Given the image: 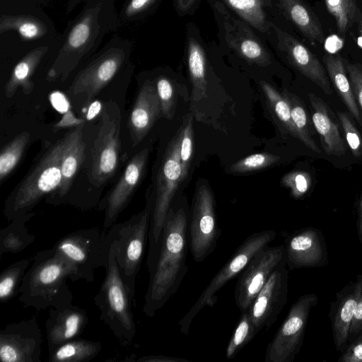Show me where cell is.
I'll return each mask as SVG.
<instances>
[{
	"label": "cell",
	"instance_id": "cell-1",
	"mask_svg": "<svg viewBox=\"0 0 362 362\" xmlns=\"http://www.w3.org/2000/svg\"><path fill=\"white\" fill-rule=\"evenodd\" d=\"M188 221L187 205L183 202L172 204L158 245L147 257L149 282L143 311L148 317H153L177 291L187 272Z\"/></svg>",
	"mask_w": 362,
	"mask_h": 362
},
{
	"label": "cell",
	"instance_id": "cell-2",
	"mask_svg": "<svg viewBox=\"0 0 362 362\" xmlns=\"http://www.w3.org/2000/svg\"><path fill=\"white\" fill-rule=\"evenodd\" d=\"M116 0H85L64 33L60 47L47 74V81L64 82L98 51L104 38L119 26Z\"/></svg>",
	"mask_w": 362,
	"mask_h": 362
},
{
	"label": "cell",
	"instance_id": "cell-3",
	"mask_svg": "<svg viewBox=\"0 0 362 362\" xmlns=\"http://www.w3.org/2000/svg\"><path fill=\"white\" fill-rule=\"evenodd\" d=\"M72 269L54 250L37 252L25 272L18 290V301L25 307L42 310L63 300L73 298L66 284Z\"/></svg>",
	"mask_w": 362,
	"mask_h": 362
},
{
	"label": "cell",
	"instance_id": "cell-4",
	"mask_svg": "<svg viewBox=\"0 0 362 362\" xmlns=\"http://www.w3.org/2000/svg\"><path fill=\"white\" fill-rule=\"evenodd\" d=\"M153 208V195L148 197L143 210L122 223H115L106 231L121 277L133 300L136 281L148 240Z\"/></svg>",
	"mask_w": 362,
	"mask_h": 362
},
{
	"label": "cell",
	"instance_id": "cell-5",
	"mask_svg": "<svg viewBox=\"0 0 362 362\" xmlns=\"http://www.w3.org/2000/svg\"><path fill=\"white\" fill-rule=\"evenodd\" d=\"M106 243L103 265L105 276L94 302L100 310V319L119 343L126 346L132 342L136 333L132 310V299L119 274L112 248L107 240Z\"/></svg>",
	"mask_w": 362,
	"mask_h": 362
},
{
	"label": "cell",
	"instance_id": "cell-6",
	"mask_svg": "<svg viewBox=\"0 0 362 362\" xmlns=\"http://www.w3.org/2000/svg\"><path fill=\"white\" fill-rule=\"evenodd\" d=\"M64 137L50 146L5 201L4 214L11 221L31 212L47 194L58 189L62 182L61 161Z\"/></svg>",
	"mask_w": 362,
	"mask_h": 362
},
{
	"label": "cell",
	"instance_id": "cell-7",
	"mask_svg": "<svg viewBox=\"0 0 362 362\" xmlns=\"http://www.w3.org/2000/svg\"><path fill=\"white\" fill-rule=\"evenodd\" d=\"M133 42L119 36L112 37L93 54L76 75L67 93L80 97L88 105L125 67L130 66Z\"/></svg>",
	"mask_w": 362,
	"mask_h": 362
},
{
	"label": "cell",
	"instance_id": "cell-8",
	"mask_svg": "<svg viewBox=\"0 0 362 362\" xmlns=\"http://www.w3.org/2000/svg\"><path fill=\"white\" fill-rule=\"evenodd\" d=\"M105 231L93 227L71 232L59 240L52 248L72 269L71 281H94L95 271L105 261Z\"/></svg>",
	"mask_w": 362,
	"mask_h": 362
},
{
	"label": "cell",
	"instance_id": "cell-9",
	"mask_svg": "<svg viewBox=\"0 0 362 362\" xmlns=\"http://www.w3.org/2000/svg\"><path fill=\"white\" fill-rule=\"evenodd\" d=\"M276 237L274 230L255 232L247 237L213 277L189 311L178 322L180 331L187 334L192 320L205 307L212 308L217 301L216 293L230 280L240 274L255 255Z\"/></svg>",
	"mask_w": 362,
	"mask_h": 362
},
{
	"label": "cell",
	"instance_id": "cell-10",
	"mask_svg": "<svg viewBox=\"0 0 362 362\" xmlns=\"http://www.w3.org/2000/svg\"><path fill=\"white\" fill-rule=\"evenodd\" d=\"M182 127L169 142L158 171L155 193L153 194V208L148 232V256H151L157 245L167 214L179 184L182 182L180 164V144Z\"/></svg>",
	"mask_w": 362,
	"mask_h": 362
},
{
	"label": "cell",
	"instance_id": "cell-11",
	"mask_svg": "<svg viewBox=\"0 0 362 362\" xmlns=\"http://www.w3.org/2000/svg\"><path fill=\"white\" fill-rule=\"evenodd\" d=\"M121 112L118 105L106 103L102 110L97 137L93 142L90 182L98 187L115 173L119 161Z\"/></svg>",
	"mask_w": 362,
	"mask_h": 362
},
{
	"label": "cell",
	"instance_id": "cell-12",
	"mask_svg": "<svg viewBox=\"0 0 362 362\" xmlns=\"http://www.w3.org/2000/svg\"><path fill=\"white\" fill-rule=\"evenodd\" d=\"M318 301L315 293L301 296L267 346L265 362H292L303 345L310 311Z\"/></svg>",
	"mask_w": 362,
	"mask_h": 362
},
{
	"label": "cell",
	"instance_id": "cell-13",
	"mask_svg": "<svg viewBox=\"0 0 362 362\" xmlns=\"http://www.w3.org/2000/svg\"><path fill=\"white\" fill-rule=\"evenodd\" d=\"M221 235L214 195L203 185L194 194L188 221L189 248L194 260L203 262L216 247Z\"/></svg>",
	"mask_w": 362,
	"mask_h": 362
},
{
	"label": "cell",
	"instance_id": "cell-14",
	"mask_svg": "<svg viewBox=\"0 0 362 362\" xmlns=\"http://www.w3.org/2000/svg\"><path fill=\"white\" fill-rule=\"evenodd\" d=\"M284 245H266L248 262L237 281L235 301L241 313L250 307L273 271L284 260Z\"/></svg>",
	"mask_w": 362,
	"mask_h": 362
},
{
	"label": "cell",
	"instance_id": "cell-15",
	"mask_svg": "<svg viewBox=\"0 0 362 362\" xmlns=\"http://www.w3.org/2000/svg\"><path fill=\"white\" fill-rule=\"evenodd\" d=\"M42 336L35 317L7 325L0 331L3 362H40Z\"/></svg>",
	"mask_w": 362,
	"mask_h": 362
},
{
	"label": "cell",
	"instance_id": "cell-16",
	"mask_svg": "<svg viewBox=\"0 0 362 362\" xmlns=\"http://www.w3.org/2000/svg\"><path fill=\"white\" fill-rule=\"evenodd\" d=\"M288 270L286 259L271 274L248 311L258 331L268 330L277 320L287 302Z\"/></svg>",
	"mask_w": 362,
	"mask_h": 362
},
{
	"label": "cell",
	"instance_id": "cell-17",
	"mask_svg": "<svg viewBox=\"0 0 362 362\" xmlns=\"http://www.w3.org/2000/svg\"><path fill=\"white\" fill-rule=\"evenodd\" d=\"M149 149L144 148L129 161L119 180L100 205L105 211L103 230L107 231L115 223L122 211L129 203L141 183L146 168Z\"/></svg>",
	"mask_w": 362,
	"mask_h": 362
},
{
	"label": "cell",
	"instance_id": "cell-18",
	"mask_svg": "<svg viewBox=\"0 0 362 362\" xmlns=\"http://www.w3.org/2000/svg\"><path fill=\"white\" fill-rule=\"evenodd\" d=\"M284 245L289 269L325 267L328 263L326 243L319 229L307 228L296 231Z\"/></svg>",
	"mask_w": 362,
	"mask_h": 362
},
{
	"label": "cell",
	"instance_id": "cell-19",
	"mask_svg": "<svg viewBox=\"0 0 362 362\" xmlns=\"http://www.w3.org/2000/svg\"><path fill=\"white\" fill-rule=\"evenodd\" d=\"M72 299L60 301L49 311L45 322L49 353L58 346L78 338L88 322L86 311L74 305Z\"/></svg>",
	"mask_w": 362,
	"mask_h": 362
},
{
	"label": "cell",
	"instance_id": "cell-20",
	"mask_svg": "<svg viewBox=\"0 0 362 362\" xmlns=\"http://www.w3.org/2000/svg\"><path fill=\"white\" fill-rule=\"evenodd\" d=\"M223 22L224 36L228 46L246 61L265 66L271 57L259 38L243 21L234 18L220 2L215 4Z\"/></svg>",
	"mask_w": 362,
	"mask_h": 362
},
{
	"label": "cell",
	"instance_id": "cell-21",
	"mask_svg": "<svg viewBox=\"0 0 362 362\" xmlns=\"http://www.w3.org/2000/svg\"><path fill=\"white\" fill-rule=\"evenodd\" d=\"M362 293V274H358L338 291L330 305L329 317L336 349L342 353L349 345V329Z\"/></svg>",
	"mask_w": 362,
	"mask_h": 362
},
{
	"label": "cell",
	"instance_id": "cell-22",
	"mask_svg": "<svg viewBox=\"0 0 362 362\" xmlns=\"http://www.w3.org/2000/svg\"><path fill=\"white\" fill-rule=\"evenodd\" d=\"M276 33L278 46L290 63L304 76L318 86L325 94L332 88L326 71L318 58L303 44L290 34L271 23Z\"/></svg>",
	"mask_w": 362,
	"mask_h": 362
},
{
	"label": "cell",
	"instance_id": "cell-23",
	"mask_svg": "<svg viewBox=\"0 0 362 362\" xmlns=\"http://www.w3.org/2000/svg\"><path fill=\"white\" fill-rule=\"evenodd\" d=\"M161 115L156 86L148 80L139 88L128 120L132 146L138 145Z\"/></svg>",
	"mask_w": 362,
	"mask_h": 362
},
{
	"label": "cell",
	"instance_id": "cell-24",
	"mask_svg": "<svg viewBox=\"0 0 362 362\" xmlns=\"http://www.w3.org/2000/svg\"><path fill=\"white\" fill-rule=\"evenodd\" d=\"M312 107V119L318 133L324 152L328 156H342L346 148L327 105L314 93L308 94Z\"/></svg>",
	"mask_w": 362,
	"mask_h": 362
},
{
	"label": "cell",
	"instance_id": "cell-25",
	"mask_svg": "<svg viewBox=\"0 0 362 362\" xmlns=\"http://www.w3.org/2000/svg\"><path fill=\"white\" fill-rule=\"evenodd\" d=\"M62 155V182L58 189L60 197L69 192L74 178L85 158L86 144L83 139V125L77 126L64 136Z\"/></svg>",
	"mask_w": 362,
	"mask_h": 362
},
{
	"label": "cell",
	"instance_id": "cell-26",
	"mask_svg": "<svg viewBox=\"0 0 362 362\" xmlns=\"http://www.w3.org/2000/svg\"><path fill=\"white\" fill-rule=\"evenodd\" d=\"M49 50V46H38L28 52L16 64L4 88L7 98H12L19 88L26 95L33 91L34 83L31 78Z\"/></svg>",
	"mask_w": 362,
	"mask_h": 362
},
{
	"label": "cell",
	"instance_id": "cell-27",
	"mask_svg": "<svg viewBox=\"0 0 362 362\" xmlns=\"http://www.w3.org/2000/svg\"><path fill=\"white\" fill-rule=\"evenodd\" d=\"M328 76L341 99L356 122L362 126V118L354 97L343 59L339 54H326L323 59Z\"/></svg>",
	"mask_w": 362,
	"mask_h": 362
},
{
	"label": "cell",
	"instance_id": "cell-28",
	"mask_svg": "<svg viewBox=\"0 0 362 362\" xmlns=\"http://www.w3.org/2000/svg\"><path fill=\"white\" fill-rule=\"evenodd\" d=\"M278 1L285 14L310 42H323L324 34L318 19L301 0Z\"/></svg>",
	"mask_w": 362,
	"mask_h": 362
},
{
	"label": "cell",
	"instance_id": "cell-29",
	"mask_svg": "<svg viewBox=\"0 0 362 362\" xmlns=\"http://www.w3.org/2000/svg\"><path fill=\"white\" fill-rule=\"evenodd\" d=\"M31 211L10 221L0 230V255L16 254L31 245L36 237L30 233L26 223L35 216Z\"/></svg>",
	"mask_w": 362,
	"mask_h": 362
},
{
	"label": "cell",
	"instance_id": "cell-30",
	"mask_svg": "<svg viewBox=\"0 0 362 362\" xmlns=\"http://www.w3.org/2000/svg\"><path fill=\"white\" fill-rule=\"evenodd\" d=\"M13 30L23 40H38L49 33L47 24L32 14H2L0 17V33Z\"/></svg>",
	"mask_w": 362,
	"mask_h": 362
},
{
	"label": "cell",
	"instance_id": "cell-31",
	"mask_svg": "<svg viewBox=\"0 0 362 362\" xmlns=\"http://www.w3.org/2000/svg\"><path fill=\"white\" fill-rule=\"evenodd\" d=\"M102 345L98 341L76 338L66 341L49 353V362H88L100 353Z\"/></svg>",
	"mask_w": 362,
	"mask_h": 362
},
{
	"label": "cell",
	"instance_id": "cell-32",
	"mask_svg": "<svg viewBox=\"0 0 362 362\" xmlns=\"http://www.w3.org/2000/svg\"><path fill=\"white\" fill-rule=\"evenodd\" d=\"M187 63L192 85V97L199 101L206 97L207 89L206 57L202 47L190 37L188 40Z\"/></svg>",
	"mask_w": 362,
	"mask_h": 362
},
{
	"label": "cell",
	"instance_id": "cell-33",
	"mask_svg": "<svg viewBox=\"0 0 362 362\" xmlns=\"http://www.w3.org/2000/svg\"><path fill=\"white\" fill-rule=\"evenodd\" d=\"M30 134L23 132L5 144L0 153V182L2 183L16 168L28 144Z\"/></svg>",
	"mask_w": 362,
	"mask_h": 362
},
{
	"label": "cell",
	"instance_id": "cell-34",
	"mask_svg": "<svg viewBox=\"0 0 362 362\" xmlns=\"http://www.w3.org/2000/svg\"><path fill=\"white\" fill-rule=\"evenodd\" d=\"M30 265V259L23 258L8 265L0 275V301L6 303L18 294L23 278Z\"/></svg>",
	"mask_w": 362,
	"mask_h": 362
},
{
	"label": "cell",
	"instance_id": "cell-35",
	"mask_svg": "<svg viewBox=\"0 0 362 362\" xmlns=\"http://www.w3.org/2000/svg\"><path fill=\"white\" fill-rule=\"evenodd\" d=\"M243 19L261 32L269 29L263 6L264 0H224Z\"/></svg>",
	"mask_w": 362,
	"mask_h": 362
},
{
	"label": "cell",
	"instance_id": "cell-36",
	"mask_svg": "<svg viewBox=\"0 0 362 362\" xmlns=\"http://www.w3.org/2000/svg\"><path fill=\"white\" fill-rule=\"evenodd\" d=\"M282 95L289 105L291 119L297 131L298 139L310 149L320 153L319 147L310 134L308 115L301 101L296 95L286 90H284Z\"/></svg>",
	"mask_w": 362,
	"mask_h": 362
},
{
	"label": "cell",
	"instance_id": "cell-37",
	"mask_svg": "<svg viewBox=\"0 0 362 362\" xmlns=\"http://www.w3.org/2000/svg\"><path fill=\"white\" fill-rule=\"evenodd\" d=\"M259 331L255 326L248 310L241 313L240 318L228 343L226 357L232 359L244 348Z\"/></svg>",
	"mask_w": 362,
	"mask_h": 362
},
{
	"label": "cell",
	"instance_id": "cell-38",
	"mask_svg": "<svg viewBox=\"0 0 362 362\" xmlns=\"http://www.w3.org/2000/svg\"><path fill=\"white\" fill-rule=\"evenodd\" d=\"M260 86L269 107L276 117L292 136L298 139L297 131L291 119L289 105L282 93L278 92L272 86L264 81H260Z\"/></svg>",
	"mask_w": 362,
	"mask_h": 362
},
{
	"label": "cell",
	"instance_id": "cell-39",
	"mask_svg": "<svg viewBox=\"0 0 362 362\" xmlns=\"http://www.w3.org/2000/svg\"><path fill=\"white\" fill-rule=\"evenodd\" d=\"M325 4L341 35H345L359 20L356 0H325Z\"/></svg>",
	"mask_w": 362,
	"mask_h": 362
},
{
	"label": "cell",
	"instance_id": "cell-40",
	"mask_svg": "<svg viewBox=\"0 0 362 362\" xmlns=\"http://www.w3.org/2000/svg\"><path fill=\"white\" fill-rule=\"evenodd\" d=\"M279 156L268 153L250 155L233 163L230 170L234 173H245L267 168L279 160Z\"/></svg>",
	"mask_w": 362,
	"mask_h": 362
},
{
	"label": "cell",
	"instance_id": "cell-41",
	"mask_svg": "<svg viewBox=\"0 0 362 362\" xmlns=\"http://www.w3.org/2000/svg\"><path fill=\"white\" fill-rule=\"evenodd\" d=\"M192 121V115H187L182 127V136L180 151L182 181L187 177L192 162L194 139Z\"/></svg>",
	"mask_w": 362,
	"mask_h": 362
},
{
	"label": "cell",
	"instance_id": "cell-42",
	"mask_svg": "<svg viewBox=\"0 0 362 362\" xmlns=\"http://www.w3.org/2000/svg\"><path fill=\"white\" fill-rule=\"evenodd\" d=\"M156 87L158 92L161 115L168 119L173 118L175 110V92L171 81L160 76L157 78Z\"/></svg>",
	"mask_w": 362,
	"mask_h": 362
},
{
	"label": "cell",
	"instance_id": "cell-43",
	"mask_svg": "<svg viewBox=\"0 0 362 362\" xmlns=\"http://www.w3.org/2000/svg\"><path fill=\"white\" fill-rule=\"evenodd\" d=\"M281 182L290 189L292 197L299 199L309 190L312 179L307 172L295 170L286 174L282 177Z\"/></svg>",
	"mask_w": 362,
	"mask_h": 362
},
{
	"label": "cell",
	"instance_id": "cell-44",
	"mask_svg": "<svg viewBox=\"0 0 362 362\" xmlns=\"http://www.w3.org/2000/svg\"><path fill=\"white\" fill-rule=\"evenodd\" d=\"M156 1V0H126L120 12V23H130L139 19Z\"/></svg>",
	"mask_w": 362,
	"mask_h": 362
},
{
	"label": "cell",
	"instance_id": "cell-45",
	"mask_svg": "<svg viewBox=\"0 0 362 362\" xmlns=\"http://www.w3.org/2000/svg\"><path fill=\"white\" fill-rule=\"evenodd\" d=\"M337 114L353 155L356 158L361 157L362 155V139L358 129L346 113L337 112Z\"/></svg>",
	"mask_w": 362,
	"mask_h": 362
},
{
	"label": "cell",
	"instance_id": "cell-46",
	"mask_svg": "<svg viewBox=\"0 0 362 362\" xmlns=\"http://www.w3.org/2000/svg\"><path fill=\"white\" fill-rule=\"evenodd\" d=\"M344 64L354 97L362 110V66L358 63Z\"/></svg>",
	"mask_w": 362,
	"mask_h": 362
},
{
	"label": "cell",
	"instance_id": "cell-47",
	"mask_svg": "<svg viewBox=\"0 0 362 362\" xmlns=\"http://www.w3.org/2000/svg\"><path fill=\"white\" fill-rule=\"evenodd\" d=\"M339 362H362V336L349 344L341 353Z\"/></svg>",
	"mask_w": 362,
	"mask_h": 362
},
{
	"label": "cell",
	"instance_id": "cell-48",
	"mask_svg": "<svg viewBox=\"0 0 362 362\" xmlns=\"http://www.w3.org/2000/svg\"><path fill=\"white\" fill-rule=\"evenodd\" d=\"M362 336V293L358 300L349 333V344Z\"/></svg>",
	"mask_w": 362,
	"mask_h": 362
},
{
	"label": "cell",
	"instance_id": "cell-49",
	"mask_svg": "<svg viewBox=\"0 0 362 362\" xmlns=\"http://www.w3.org/2000/svg\"><path fill=\"white\" fill-rule=\"evenodd\" d=\"M136 361L138 362H189L188 360L181 358L163 356V355H150L144 356L139 358Z\"/></svg>",
	"mask_w": 362,
	"mask_h": 362
},
{
	"label": "cell",
	"instance_id": "cell-50",
	"mask_svg": "<svg viewBox=\"0 0 362 362\" xmlns=\"http://www.w3.org/2000/svg\"><path fill=\"white\" fill-rule=\"evenodd\" d=\"M357 234L360 243L362 245V197L360 201L359 209H358V218L357 221Z\"/></svg>",
	"mask_w": 362,
	"mask_h": 362
},
{
	"label": "cell",
	"instance_id": "cell-51",
	"mask_svg": "<svg viewBox=\"0 0 362 362\" xmlns=\"http://www.w3.org/2000/svg\"><path fill=\"white\" fill-rule=\"evenodd\" d=\"M194 1L195 0H177V4L180 11H185L192 6Z\"/></svg>",
	"mask_w": 362,
	"mask_h": 362
},
{
	"label": "cell",
	"instance_id": "cell-52",
	"mask_svg": "<svg viewBox=\"0 0 362 362\" xmlns=\"http://www.w3.org/2000/svg\"><path fill=\"white\" fill-rule=\"evenodd\" d=\"M85 0H67L66 3V13L72 12L80 4L83 3Z\"/></svg>",
	"mask_w": 362,
	"mask_h": 362
},
{
	"label": "cell",
	"instance_id": "cell-53",
	"mask_svg": "<svg viewBox=\"0 0 362 362\" xmlns=\"http://www.w3.org/2000/svg\"><path fill=\"white\" fill-rule=\"evenodd\" d=\"M358 21V24H359L360 32H361V34L362 36V18H360Z\"/></svg>",
	"mask_w": 362,
	"mask_h": 362
},
{
	"label": "cell",
	"instance_id": "cell-54",
	"mask_svg": "<svg viewBox=\"0 0 362 362\" xmlns=\"http://www.w3.org/2000/svg\"><path fill=\"white\" fill-rule=\"evenodd\" d=\"M264 1H266V0H264Z\"/></svg>",
	"mask_w": 362,
	"mask_h": 362
}]
</instances>
